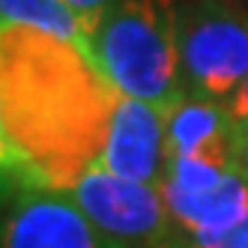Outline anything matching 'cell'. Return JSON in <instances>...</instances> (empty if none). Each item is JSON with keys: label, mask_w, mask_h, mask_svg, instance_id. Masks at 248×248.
I'll return each instance as SVG.
<instances>
[{"label": "cell", "mask_w": 248, "mask_h": 248, "mask_svg": "<svg viewBox=\"0 0 248 248\" xmlns=\"http://www.w3.org/2000/svg\"><path fill=\"white\" fill-rule=\"evenodd\" d=\"M69 194L105 233L126 248H162L168 239L173 218L162 186L93 168L69 188Z\"/></svg>", "instance_id": "obj_4"}, {"label": "cell", "mask_w": 248, "mask_h": 248, "mask_svg": "<svg viewBox=\"0 0 248 248\" xmlns=\"http://www.w3.org/2000/svg\"><path fill=\"white\" fill-rule=\"evenodd\" d=\"M87 48L102 72L132 99L173 108L188 93L176 0H117Z\"/></svg>", "instance_id": "obj_2"}, {"label": "cell", "mask_w": 248, "mask_h": 248, "mask_svg": "<svg viewBox=\"0 0 248 248\" xmlns=\"http://www.w3.org/2000/svg\"><path fill=\"white\" fill-rule=\"evenodd\" d=\"M0 21H3L0 27L27 24V27L48 30V33H54L60 39H69L81 48L90 45V36H87L81 15L66 0H0Z\"/></svg>", "instance_id": "obj_8"}, {"label": "cell", "mask_w": 248, "mask_h": 248, "mask_svg": "<svg viewBox=\"0 0 248 248\" xmlns=\"http://www.w3.org/2000/svg\"><path fill=\"white\" fill-rule=\"evenodd\" d=\"M173 224L188 236V242H206L239 224L248 216V168L239 162L221 176V183L201 194H170L162 191Z\"/></svg>", "instance_id": "obj_6"}, {"label": "cell", "mask_w": 248, "mask_h": 248, "mask_svg": "<svg viewBox=\"0 0 248 248\" xmlns=\"http://www.w3.org/2000/svg\"><path fill=\"white\" fill-rule=\"evenodd\" d=\"M188 248H248V216L230 230H224L221 236L206 242H188Z\"/></svg>", "instance_id": "obj_10"}, {"label": "cell", "mask_w": 248, "mask_h": 248, "mask_svg": "<svg viewBox=\"0 0 248 248\" xmlns=\"http://www.w3.org/2000/svg\"><path fill=\"white\" fill-rule=\"evenodd\" d=\"M242 162L248 168V132H242Z\"/></svg>", "instance_id": "obj_12"}, {"label": "cell", "mask_w": 248, "mask_h": 248, "mask_svg": "<svg viewBox=\"0 0 248 248\" xmlns=\"http://www.w3.org/2000/svg\"><path fill=\"white\" fill-rule=\"evenodd\" d=\"M3 248H126L87 216L69 191L6 186Z\"/></svg>", "instance_id": "obj_5"}, {"label": "cell", "mask_w": 248, "mask_h": 248, "mask_svg": "<svg viewBox=\"0 0 248 248\" xmlns=\"http://www.w3.org/2000/svg\"><path fill=\"white\" fill-rule=\"evenodd\" d=\"M150 102L132 99L87 48L48 30L0 27L6 186L69 191L93 168L126 173Z\"/></svg>", "instance_id": "obj_1"}, {"label": "cell", "mask_w": 248, "mask_h": 248, "mask_svg": "<svg viewBox=\"0 0 248 248\" xmlns=\"http://www.w3.org/2000/svg\"><path fill=\"white\" fill-rule=\"evenodd\" d=\"M227 108H230V114H233V120L239 123V129L248 132V78L242 81V87L236 90V96L227 102Z\"/></svg>", "instance_id": "obj_11"}, {"label": "cell", "mask_w": 248, "mask_h": 248, "mask_svg": "<svg viewBox=\"0 0 248 248\" xmlns=\"http://www.w3.org/2000/svg\"><path fill=\"white\" fill-rule=\"evenodd\" d=\"M236 120L230 108L218 99H209L201 93H186L180 102L168 108V150L170 158L188 155L206 140L218 138L221 132L233 129Z\"/></svg>", "instance_id": "obj_7"}, {"label": "cell", "mask_w": 248, "mask_h": 248, "mask_svg": "<svg viewBox=\"0 0 248 248\" xmlns=\"http://www.w3.org/2000/svg\"><path fill=\"white\" fill-rule=\"evenodd\" d=\"M66 3L81 15V21H84V27H87V36H93V30L99 27L102 15L108 12L117 0H66Z\"/></svg>", "instance_id": "obj_9"}, {"label": "cell", "mask_w": 248, "mask_h": 248, "mask_svg": "<svg viewBox=\"0 0 248 248\" xmlns=\"http://www.w3.org/2000/svg\"><path fill=\"white\" fill-rule=\"evenodd\" d=\"M180 54L188 93L227 105L248 78V15L236 0H191L180 9Z\"/></svg>", "instance_id": "obj_3"}]
</instances>
